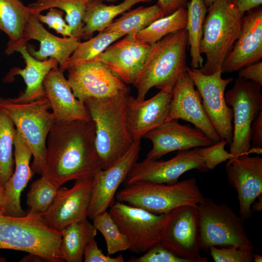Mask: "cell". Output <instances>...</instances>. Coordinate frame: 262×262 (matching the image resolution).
I'll use <instances>...</instances> for the list:
<instances>
[{
	"label": "cell",
	"instance_id": "obj_1",
	"mask_svg": "<svg viewBox=\"0 0 262 262\" xmlns=\"http://www.w3.org/2000/svg\"><path fill=\"white\" fill-rule=\"evenodd\" d=\"M95 125L89 121H56L47 139L42 176L59 188L66 182L102 169L95 143Z\"/></svg>",
	"mask_w": 262,
	"mask_h": 262
},
{
	"label": "cell",
	"instance_id": "obj_2",
	"mask_svg": "<svg viewBox=\"0 0 262 262\" xmlns=\"http://www.w3.org/2000/svg\"><path fill=\"white\" fill-rule=\"evenodd\" d=\"M127 97L84 102L95 125V147L102 169L123 156L134 142L127 123Z\"/></svg>",
	"mask_w": 262,
	"mask_h": 262
},
{
	"label": "cell",
	"instance_id": "obj_3",
	"mask_svg": "<svg viewBox=\"0 0 262 262\" xmlns=\"http://www.w3.org/2000/svg\"><path fill=\"white\" fill-rule=\"evenodd\" d=\"M188 45L186 29L169 33L151 45L144 65L132 85L138 101L145 99L153 87L173 89L180 75L186 71Z\"/></svg>",
	"mask_w": 262,
	"mask_h": 262
},
{
	"label": "cell",
	"instance_id": "obj_4",
	"mask_svg": "<svg viewBox=\"0 0 262 262\" xmlns=\"http://www.w3.org/2000/svg\"><path fill=\"white\" fill-rule=\"evenodd\" d=\"M62 232L51 229L34 214L16 217L0 213V249L24 251L45 262H64Z\"/></svg>",
	"mask_w": 262,
	"mask_h": 262
},
{
	"label": "cell",
	"instance_id": "obj_5",
	"mask_svg": "<svg viewBox=\"0 0 262 262\" xmlns=\"http://www.w3.org/2000/svg\"><path fill=\"white\" fill-rule=\"evenodd\" d=\"M200 52L206 60L201 71L206 75L221 70L240 34L243 16L226 0H217L207 8Z\"/></svg>",
	"mask_w": 262,
	"mask_h": 262
},
{
	"label": "cell",
	"instance_id": "obj_6",
	"mask_svg": "<svg viewBox=\"0 0 262 262\" xmlns=\"http://www.w3.org/2000/svg\"><path fill=\"white\" fill-rule=\"evenodd\" d=\"M50 109L46 97L29 102L0 98V110L12 120L30 148L33 156L31 168L41 176L44 171L48 135L55 122Z\"/></svg>",
	"mask_w": 262,
	"mask_h": 262
},
{
	"label": "cell",
	"instance_id": "obj_7",
	"mask_svg": "<svg viewBox=\"0 0 262 262\" xmlns=\"http://www.w3.org/2000/svg\"><path fill=\"white\" fill-rule=\"evenodd\" d=\"M119 202L156 214L181 206H197L204 199L195 178L173 184L138 182L126 185L115 194Z\"/></svg>",
	"mask_w": 262,
	"mask_h": 262
},
{
	"label": "cell",
	"instance_id": "obj_8",
	"mask_svg": "<svg viewBox=\"0 0 262 262\" xmlns=\"http://www.w3.org/2000/svg\"><path fill=\"white\" fill-rule=\"evenodd\" d=\"M200 249L209 252L212 246H236L256 250L245 228L244 219L226 204L204 198L197 205Z\"/></svg>",
	"mask_w": 262,
	"mask_h": 262
},
{
	"label": "cell",
	"instance_id": "obj_9",
	"mask_svg": "<svg viewBox=\"0 0 262 262\" xmlns=\"http://www.w3.org/2000/svg\"><path fill=\"white\" fill-rule=\"evenodd\" d=\"M261 86L238 78L233 87L225 93V101L233 111V136L229 153L233 156L248 154L251 126L262 110Z\"/></svg>",
	"mask_w": 262,
	"mask_h": 262
},
{
	"label": "cell",
	"instance_id": "obj_10",
	"mask_svg": "<svg viewBox=\"0 0 262 262\" xmlns=\"http://www.w3.org/2000/svg\"><path fill=\"white\" fill-rule=\"evenodd\" d=\"M108 212L128 239L129 250L136 254L159 243L170 213L156 214L118 201Z\"/></svg>",
	"mask_w": 262,
	"mask_h": 262
},
{
	"label": "cell",
	"instance_id": "obj_11",
	"mask_svg": "<svg viewBox=\"0 0 262 262\" xmlns=\"http://www.w3.org/2000/svg\"><path fill=\"white\" fill-rule=\"evenodd\" d=\"M66 70L74 96L83 102L90 98L130 95L127 84L97 59L76 63Z\"/></svg>",
	"mask_w": 262,
	"mask_h": 262
},
{
	"label": "cell",
	"instance_id": "obj_12",
	"mask_svg": "<svg viewBox=\"0 0 262 262\" xmlns=\"http://www.w3.org/2000/svg\"><path fill=\"white\" fill-rule=\"evenodd\" d=\"M94 181V175H90L75 180L70 189L60 187L49 208L34 214L49 227L60 231L87 219Z\"/></svg>",
	"mask_w": 262,
	"mask_h": 262
},
{
	"label": "cell",
	"instance_id": "obj_13",
	"mask_svg": "<svg viewBox=\"0 0 262 262\" xmlns=\"http://www.w3.org/2000/svg\"><path fill=\"white\" fill-rule=\"evenodd\" d=\"M186 72L196 87L203 108L220 140L229 145L233 136V111L228 106L224 95L227 86L233 78L223 79L221 70L206 75L199 68L188 67Z\"/></svg>",
	"mask_w": 262,
	"mask_h": 262
},
{
	"label": "cell",
	"instance_id": "obj_14",
	"mask_svg": "<svg viewBox=\"0 0 262 262\" xmlns=\"http://www.w3.org/2000/svg\"><path fill=\"white\" fill-rule=\"evenodd\" d=\"M197 206H183L170 213L158 244L188 262H207L200 254Z\"/></svg>",
	"mask_w": 262,
	"mask_h": 262
},
{
	"label": "cell",
	"instance_id": "obj_15",
	"mask_svg": "<svg viewBox=\"0 0 262 262\" xmlns=\"http://www.w3.org/2000/svg\"><path fill=\"white\" fill-rule=\"evenodd\" d=\"M200 147L180 150L167 161L145 159L136 162L127 175L125 185L138 182L173 184L183 174L192 169L202 173L209 171L200 155Z\"/></svg>",
	"mask_w": 262,
	"mask_h": 262
},
{
	"label": "cell",
	"instance_id": "obj_16",
	"mask_svg": "<svg viewBox=\"0 0 262 262\" xmlns=\"http://www.w3.org/2000/svg\"><path fill=\"white\" fill-rule=\"evenodd\" d=\"M141 149L140 141H135L121 157L94 175L88 218L93 220L107 211L115 202L116 192L124 182L133 165L137 162Z\"/></svg>",
	"mask_w": 262,
	"mask_h": 262
},
{
	"label": "cell",
	"instance_id": "obj_17",
	"mask_svg": "<svg viewBox=\"0 0 262 262\" xmlns=\"http://www.w3.org/2000/svg\"><path fill=\"white\" fill-rule=\"evenodd\" d=\"M225 171L229 183L237 193L238 214L244 219L250 218L251 205L262 194V158L234 156L228 160Z\"/></svg>",
	"mask_w": 262,
	"mask_h": 262
},
{
	"label": "cell",
	"instance_id": "obj_18",
	"mask_svg": "<svg viewBox=\"0 0 262 262\" xmlns=\"http://www.w3.org/2000/svg\"><path fill=\"white\" fill-rule=\"evenodd\" d=\"M186 71L182 73L173 88L169 114L165 121L181 119L193 124L216 143L221 140L202 104L200 95Z\"/></svg>",
	"mask_w": 262,
	"mask_h": 262
},
{
	"label": "cell",
	"instance_id": "obj_19",
	"mask_svg": "<svg viewBox=\"0 0 262 262\" xmlns=\"http://www.w3.org/2000/svg\"><path fill=\"white\" fill-rule=\"evenodd\" d=\"M144 137L152 144L146 159L153 160L171 152L206 147L214 144L198 129L189 125H181L176 119L165 121Z\"/></svg>",
	"mask_w": 262,
	"mask_h": 262
},
{
	"label": "cell",
	"instance_id": "obj_20",
	"mask_svg": "<svg viewBox=\"0 0 262 262\" xmlns=\"http://www.w3.org/2000/svg\"><path fill=\"white\" fill-rule=\"evenodd\" d=\"M262 58V7L251 9L243 16L240 34L221 68L232 73L259 62Z\"/></svg>",
	"mask_w": 262,
	"mask_h": 262
},
{
	"label": "cell",
	"instance_id": "obj_21",
	"mask_svg": "<svg viewBox=\"0 0 262 262\" xmlns=\"http://www.w3.org/2000/svg\"><path fill=\"white\" fill-rule=\"evenodd\" d=\"M173 89L164 88L147 100L138 101L129 96L126 99L127 123L135 141H140L150 131L164 123L169 114Z\"/></svg>",
	"mask_w": 262,
	"mask_h": 262
},
{
	"label": "cell",
	"instance_id": "obj_22",
	"mask_svg": "<svg viewBox=\"0 0 262 262\" xmlns=\"http://www.w3.org/2000/svg\"><path fill=\"white\" fill-rule=\"evenodd\" d=\"M96 57L126 84H133L148 54L151 45L127 34Z\"/></svg>",
	"mask_w": 262,
	"mask_h": 262
},
{
	"label": "cell",
	"instance_id": "obj_23",
	"mask_svg": "<svg viewBox=\"0 0 262 262\" xmlns=\"http://www.w3.org/2000/svg\"><path fill=\"white\" fill-rule=\"evenodd\" d=\"M43 86L56 121L92 120L84 103L74 96L64 71L58 66L46 76Z\"/></svg>",
	"mask_w": 262,
	"mask_h": 262
},
{
	"label": "cell",
	"instance_id": "obj_24",
	"mask_svg": "<svg viewBox=\"0 0 262 262\" xmlns=\"http://www.w3.org/2000/svg\"><path fill=\"white\" fill-rule=\"evenodd\" d=\"M32 39L38 41L40 48L36 51L32 45L27 47L31 55L40 61L47 60L48 57L54 58L59 64V68L64 72L66 64L80 42L74 37L61 38L49 32L34 13L30 16L25 24L22 46Z\"/></svg>",
	"mask_w": 262,
	"mask_h": 262
},
{
	"label": "cell",
	"instance_id": "obj_25",
	"mask_svg": "<svg viewBox=\"0 0 262 262\" xmlns=\"http://www.w3.org/2000/svg\"><path fill=\"white\" fill-rule=\"evenodd\" d=\"M14 147L15 169L4 185L5 195L8 200L5 214L21 217L27 213L21 207L20 196L34 173L30 166L32 153L16 129Z\"/></svg>",
	"mask_w": 262,
	"mask_h": 262
},
{
	"label": "cell",
	"instance_id": "obj_26",
	"mask_svg": "<svg viewBox=\"0 0 262 262\" xmlns=\"http://www.w3.org/2000/svg\"><path fill=\"white\" fill-rule=\"evenodd\" d=\"M16 51L19 52L26 64L23 69L12 68L6 77L9 81L15 75L21 76L26 84L25 91L21 92L16 100L20 102H29L45 97L43 82L49 72L58 66L57 61L53 58L40 61L36 59L29 53L26 44L18 47Z\"/></svg>",
	"mask_w": 262,
	"mask_h": 262
},
{
	"label": "cell",
	"instance_id": "obj_27",
	"mask_svg": "<svg viewBox=\"0 0 262 262\" xmlns=\"http://www.w3.org/2000/svg\"><path fill=\"white\" fill-rule=\"evenodd\" d=\"M33 13L20 0H0V30L9 38L5 50L8 55L22 46L25 24Z\"/></svg>",
	"mask_w": 262,
	"mask_h": 262
},
{
	"label": "cell",
	"instance_id": "obj_28",
	"mask_svg": "<svg viewBox=\"0 0 262 262\" xmlns=\"http://www.w3.org/2000/svg\"><path fill=\"white\" fill-rule=\"evenodd\" d=\"M152 0H124L117 4L107 5L100 0H90L82 21L84 26L81 38L88 39L95 32L105 30L117 16L129 11L136 4Z\"/></svg>",
	"mask_w": 262,
	"mask_h": 262
},
{
	"label": "cell",
	"instance_id": "obj_29",
	"mask_svg": "<svg viewBox=\"0 0 262 262\" xmlns=\"http://www.w3.org/2000/svg\"><path fill=\"white\" fill-rule=\"evenodd\" d=\"M97 230L87 219L72 224L63 229L60 249L65 262H82L85 248L95 238Z\"/></svg>",
	"mask_w": 262,
	"mask_h": 262
},
{
	"label": "cell",
	"instance_id": "obj_30",
	"mask_svg": "<svg viewBox=\"0 0 262 262\" xmlns=\"http://www.w3.org/2000/svg\"><path fill=\"white\" fill-rule=\"evenodd\" d=\"M164 16V12L157 3L149 6H139L123 13L103 31L117 32L124 35L133 34Z\"/></svg>",
	"mask_w": 262,
	"mask_h": 262
},
{
	"label": "cell",
	"instance_id": "obj_31",
	"mask_svg": "<svg viewBox=\"0 0 262 262\" xmlns=\"http://www.w3.org/2000/svg\"><path fill=\"white\" fill-rule=\"evenodd\" d=\"M188 32L192 68H201L203 58L200 52L204 21L207 13L204 0H189L187 4Z\"/></svg>",
	"mask_w": 262,
	"mask_h": 262
},
{
	"label": "cell",
	"instance_id": "obj_32",
	"mask_svg": "<svg viewBox=\"0 0 262 262\" xmlns=\"http://www.w3.org/2000/svg\"><path fill=\"white\" fill-rule=\"evenodd\" d=\"M90 0H36L28 5L33 13L55 8L66 14V20L72 30L73 37L81 39L84 26L83 17Z\"/></svg>",
	"mask_w": 262,
	"mask_h": 262
},
{
	"label": "cell",
	"instance_id": "obj_33",
	"mask_svg": "<svg viewBox=\"0 0 262 262\" xmlns=\"http://www.w3.org/2000/svg\"><path fill=\"white\" fill-rule=\"evenodd\" d=\"M187 21V9L180 8L132 35L135 40L151 45L169 33L186 29Z\"/></svg>",
	"mask_w": 262,
	"mask_h": 262
},
{
	"label": "cell",
	"instance_id": "obj_34",
	"mask_svg": "<svg viewBox=\"0 0 262 262\" xmlns=\"http://www.w3.org/2000/svg\"><path fill=\"white\" fill-rule=\"evenodd\" d=\"M124 36L117 32L102 31L88 41H80L66 64L65 70L76 63L95 59L112 43Z\"/></svg>",
	"mask_w": 262,
	"mask_h": 262
},
{
	"label": "cell",
	"instance_id": "obj_35",
	"mask_svg": "<svg viewBox=\"0 0 262 262\" xmlns=\"http://www.w3.org/2000/svg\"><path fill=\"white\" fill-rule=\"evenodd\" d=\"M14 126L9 116L0 110V185L3 187L13 173Z\"/></svg>",
	"mask_w": 262,
	"mask_h": 262
},
{
	"label": "cell",
	"instance_id": "obj_36",
	"mask_svg": "<svg viewBox=\"0 0 262 262\" xmlns=\"http://www.w3.org/2000/svg\"><path fill=\"white\" fill-rule=\"evenodd\" d=\"M92 220L95 228L105 240L108 255L129 249L128 239L108 212L106 211L97 215Z\"/></svg>",
	"mask_w": 262,
	"mask_h": 262
},
{
	"label": "cell",
	"instance_id": "obj_37",
	"mask_svg": "<svg viewBox=\"0 0 262 262\" xmlns=\"http://www.w3.org/2000/svg\"><path fill=\"white\" fill-rule=\"evenodd\" d=\"M59 188L43 176L33 181L27 196L26 204L30 208L27 213L46 211L54 201Z\"/></svg>",
	"mask_w": 262,
	"mask_h": 262
},
{
	"label": "cell",
	"instance_id": "obj_38",
	"mask_svg": "<svg viewBox=\"0 0 262 262\" xmlns=\"http://www.w3.org/2000/svg\"><path fill=\"white\" fill-rule=\"evenodd\" d=\"M252 250L229 246L219 248L212 246L209 252L215 262H253Z\"/></svg>",
	"mask_w": 262,
	"mask_h": 262
},
{
	"label": "cell",
	"instance_id": "obj_39",
	"mask_svg": "<svg viewBox=\"0 0 262 262\" xmlns=\"http://www.w3.org/2000/svg\"><path fill=\"white\" fill-rule=\"evenodd\" d=\"M227 144L226 141L221 140L211 146L200 147V155L209 170L214 169L217 165L234 157L225 150Z\"/></svg>",
	"mask_w": 262,
	"mask_h": 262
},
{
	"label": "cell",
	"instance_id": "obj_40",
	"mask_svg": "<svg viewBox=\"0 0 262 262\" xmlns=\"http://www.w3.org/2000/svg\"><path fill=\"white\" fill-rule=\"evenodd\" d=\"M139 257L131 258L129 262H188L169 250L157 244L149 248Z\"/></svg>",
	"mask_w": 262,
	"mask_h": 262
},
{
	"label": "cell",
	"instance_id": "obj_41",
	"mask_svg": "<svg viewBox=\"0 0 262 262\" xmlns=\"http://www.w3.org/2000/svg\"><path fill=\"white\" fill-rule=\"evenodd\" d=\"M49 10L46 15L37 14L39 21L47 24L49 28L54 29L64 37H73L71 28L63 19V11L55 8H51Z\"/></svg>",
	"mask_w": 262,
	"mask_h": 262
},
{
	"label": "cell",
	"instance_id": "obj_42",
	"mask_svg": "<svg viewBox=\"0 0 262 262\" xmlns=\"http://www.w3.org/2000/svg\"><path fill=\"white\" fill-rule=\"evenodd\" d=\"M84 261L85 262H124L122 254L116 257L109 255H105L102 249L99 248L95 238L92 239L86 246L84 251Z\"/></svg>",
	"mask_w": 262,
	"mask_h": 262
},
{
	"label": "cell",
	"instance_id": "obj_43",
	"mask_svg": "<svg viewBox=\"0 0 262 262\" xmlns=\"http://www.w3.org/2000/svg\"><path fill=\"white\" fill-rule=\"evenodd\" d=\"M239 78L262 85V62L249 65L239 71Z\"/></svg>",
	"mask_w": 262,
	"mask_h": 262
},
{
	"label": "cell",
	"instance_id": "obj_44",
	"mask_svg": "<svg viewBox=\"0 0 262 262\" xmlns=\"http://www.w3.org/2000/svg\"><path fill=\"white\" fill-rule=\"evenodd\" d=\"M250 147L262 148V110L251 126Z\"/></svg>",
	"mask_w": 262,
	"mask_h": 262
},
{
	"label": "cell",
	"instance_id": "obj_45",
	"mask_svg": "<svg viewBox=\"0 0 262 262\" xmlns=\"http://www.w3.org/2000/svg\"><path fill=\"white\" fill-rule=\"evenodd\" d=\"M189 0H158L157 4L164 16L170 15L180 8H186Z\"/></svg>",
	"mask_w": 262,
	"mask_h": 262
},
{
	"label": "cell",
	"instance_id": "obj_46",
	"mask_svg": "<svg viewBox=\"0 0 262 262\" xmlns=\"http://www.w3.org/2000/svg\"><path fill=\"white\" fill-rule=\"evenodd\" d=\"M234 5L242 15L248 11L262 6V0H226Z\"/></svg>",
	"mask_w": 262,
	"mask_h": 262
},
{
	"label": "cell",
	"instance_id": "obj_47",
	"mask_svg": "<svg viewBox=\"0 0 262 262\" xmlns=\"http://www.w3.org/2000/svg\"><path fill=\"white\" fill-rule=\"evenodd\" d=\"M8 204L3 186L0 185V213L5 214Z\"/></svg>",
	"mask_w": 262,
	"mask_h": 262
},
{
	"label": "cell",
	"instance_id": "obj_48",
	"mask_svg": "<svg viewBox=\"0 0 262 262\" xmlns=\"http://www.w3.org/2000/svg\"><path fill=\"white\" fill-rule=\"evenodd\" d=\"M43 261V260L39 256L29 253L28 255L24 257L20 261V262H41Z\"/></svg>",
	"mask_w": 262,
	"mask_h": 262
},
{
	"label": "cell",
	"instance_id": "obj_49",
	"mask_svg": "<svg viewBox=\"0 0 262 262\" xmlns=\"http://www.w3.org/2000/svg\"><path fill=\"white\" fill-rule=\"evenodd\" d=\"M257 201H255L252 203L251 206V210L253 212H261L262 210V194L260 195L258 197Z\"/></svg>",
	"mask_w": 262,
	"mask_h": 262
},
{
	"label": "cell",
	"instance_id": "obj_50",
	"mask_svg": "<svg viewBox=\"0 0 262 262\" xmlns=\"http://www.w3.org/2000/svg\"><path fill=\"white\" fill-rule=\"evenodd\" d=\"M253 262H262V256L258 254H253Z\"/></svg>",
	"mask_w": 262,
	"mask_h": 262
},
{
	"label": "cell",
	"instance_id": "obj_51",
	"mask_svg": "<svg viewBox=\"0 0 262 262\" xmlns=\"http://www.w3.org/2000/svg\"><path fill=\"white\" fill-rule=\"evenodd\" d=\"M216 0H204V3L207 8L210 7Z\"/></svg>",
	"mask_w": 262,
	"mask_h": 262
},
{
	"label": "cell",
	"instance_id": "obj_52",
	"mask_svg": "<svg viewBox=\"0 0 262 262\" xmlns=\"http://www.w3.org/2000/svg\"><path fill=\"white\" fill-rule=\"evenodd\" d=\"M102 0L103 1H106V2H116L119 0Z\"/></svg>",
	"mask_w": 262,
	"mask_h": 262
},
{
	"label": "cell",
	"instance_id": "obj_53",
	"mask_svg": "<svg viewBox=\"0 0 262 262\" xmlns=\"http://www.w3.org/2000/svg\"><path fill=\"white\" fill-rule=\"evenodd\" d=\"M6 259L1 256H0V262H5Z\"/></svg>",
	"mask_w": 262,
	"mask_h": 262
}]
</instances>
